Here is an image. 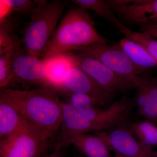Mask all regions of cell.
Returning a JSON list of instances; mask_svg holds the SVG:
<instances>
[{
    "label": "cell",
    "instance_id": "1",
    "mask_svg": "<svg viewBox=\"0 0 157 157\" xmlns=\"http://www.w3.org/2000/svg\"><path fill=\"white\" fill-rule=\"evenodd\" d=\"M25 118L53 140L61 124L62 103L54 88L45 86L33 90L4 89Z\"/></svg>",
    "mask_w": 157,
    "mask_h": 157
},
{
    "label": "cell",
    "instance_id": "2",
    "mask_svg": "<svg viewBox=\"0 0 157 157\" xmlns=\"http://www.w3.org/2000/svg\"><path fill=\"white\" fill-rule=\"evenodd\" d=\"M98 43H107V40L96 30L87 11L77 6L72 7L60 21L42 52L41 59Z\"/></svg>",
    "mask_w": 157,
    "mask_h": 157
},
{
    "label": "cell",
    "instance_id": "3",
    "mask_svg": "<svg viewBox=\"0 0 157 157\" xmlns=\"http://www.w3.org/2000/svg\"><path fill=\"white\" fill-rule=\"evenodd\" d=\"M67 4V1L59 0L37 1L23 33V43L29 54L41 57Z\"/></svg>",
    "mask_w": 157,
    "mask_h": 157
},
{
    "label": "cell",
    "instance_id": "4",
    "mask_svg": "<svg viewBox=\"0 0 157 157\" xmlns=\"http://www.w3.org/2000/svg\"><path fill=\"white\" fill-rule=\"evenodd\" d=\"M69 103L82 115L98 126L101 132L123 125L126 123L134 103L127 97L114 101L107 107L98 106L90 97L78 94L67 93Z\"/></svg>",
    "mask_w": 157,
    "mask_h": 157
},
{
    "label": "cell",
    "instance_id": "5",
    "mask_svg": "<svg viewBox=\"0 0 157 157\" xmlns=\"http://www.w3.org/2000/svg\"><path fill=\"white\" fill-rule=\"evenodd\" d=\"M51 140L25 120L17 131L0 140L1 157H40L46 154Z\"/></svg>",
    "mask_w": 157,
    "mask_h": 157
},
{
    "label": "cell",
    "instance_id": "6",
    "mask_svg": "<svg viewBox=\"0 0 157 157\" xmlns=\"http://www.w3.org/2000/svg\"><path fill=\"white\" fill-rule=\"evenodd\" d=\"M62 55L71 63L86 73L102 88L114 95L136 89L142 79V76L135 78L123 77L97 60L73 51Z\"/></svg>",
    "mask_w": 157,
    "mask_h": 157
},
{
    "label": "cell",
    "instance_id": "7",
    "mask_svg": "<svg viewBox=\"0 0 157 157\" xmlns=\"http://www.w3.org/2000/svg\"><path fill=\"white\" fill-rule=\"evenodd\" d=\"M78 54L97 60L119 75L135 78L148 71L135 66L126 55L117 45L95 43L73 51Z\"/></svg>",
    "mask_w": 157,
    "mask_h": 157
},
{
    "label": "cell",
    "instance_id": "8",
    "mask_svg": "<svg viewBox=\"0 0 157 157\" xmlns=\"http://www.w3.org/2000/svg\"><path fill=\"white\" fill-rule=\"evenodd\" d=\"M59 87L67 93L87 96L103 107L109 106L115 96L103 89L86 73L72 64L64 74Z\"/></svg>",
    "mask_w": 157,
    "mask_h": 157
},
{
    "label": "cell",
    "instance_id": "9",
    "mask_svg": "<svg viewBox=\"0 0 157 157\" xmlns=\"http://www.w3.org/2000/svg\"><path fill=\"white\" fill-rule=\"evenodd\" d=\"M110 151L120 157H152L155 151L140 143L128 127L121 125L98 132Z\"/></svg>",
    "mask_w": 157,
    "mask_h": 157
},
{
    "label": "cell",
    "instance_id": "10",
    "mask_svg": "<svg viewBox=\"0 0 157 157\" xmlns=\"http://www.w3.org/2000/svg\"><path fill=\"white\" fill-rule=\"evenodd\" d=\"M13 82L28 84L43 83L52 86L45 61L29 54L20 46L17 41L13 59Z\"/></svg>",
    "mask_w": 157,
    "mask_h": 157
},
{
    "label": "cell",
    "instance_id": "11",
    "mask_svg": "<svg viewBox=\"0 0 157 157\" xmlns=\"http://www.w3.org/2000/svg\"><path fill=\"white\" fill-rule=\"evenodd\" d=\"M107 6L129 24L139 25L157 18V0H109Z\"/></svg>",
    "mask_w": 157,
    "mask_h": 157
},
{
    "label": "cell",
    "instance_id": "12",
    "mask_svg": "<svg viewBox=\"0 0 157 157\" xmlns=\"http://www.w3.org/2000/svg\"><path fill=\"white\" fill-rule=\"evenodd\" d=\"M59 140L62 144L70 135L79 133H92L101 132V129L79 113L67 101L62 103L61 124Z\"/></svg>",
    "mask_w": 157,
    "mask_h": 157
},
{
    "label": "cell",
    "instance_id": "13",
    "mask_svg": "<svg viewBox=\"0 0 157 157\" xmlns=\"http://www.w3.org/2000/svg\"><path fill=\"white\" fill-rule=\"evenodd\" d=\"M59 144L63 147L73 145L84 157H112L110 151L98 132L73 134Z\"/></svg>",
    "mask_w": 157,
    "mask_h": 157
},
{
    "label": "cell",
    "instance_id": "14",
    "mask_svg": "<svg viewBox=\"0 0 157 157\" xmlns=\"http://www.w3.org/2000/svg\"><path fill=\"white\" fill-rule=\"evenodd\" d=\"M12 99L3 90L0 92V140L16 132L25 121Z\"/></svg>",
    "mask_w": 157,
    "mask_h": 157
},
{
    "label": "cell",
    "instance_id": "15",
    "mask_svg": "<svg viewBox=\"0 0 157 157\" xmlns=\"http://www.w3.org/2000/svg\"><path fill=\"white\" fill-rule=\"evenodd\" d=\"M117 46L138 67L147 71L151 68L157 67V61L146 48L128 37H124Z\"/></svg>",
    "mask_w": 157,
    "mask_h": 157
},
{
    "label": "cell",
    "instance_id": "16",
    "mask_svg": "<svg viewBox=\"0 0 157 157\" xmlns=\"http://www.w3.org/2000/svg\"><path fill=\"white\" fill-rule=\"evenodd\" d=\"M128 127L144 146L151 149L157 146V125L144 119L131 122Z\"/></svg>",
    "mask_w": 157,
    "mask_h": 157
},
{
    "label": "cell",
    "instance_id": "17",
    "mask_svg": "<svg viewBox=\"0 0 157 157\" xmlns=\"http://www.w3.org/2000/svg\"><path fill=\"white\" fill-rule=\"evenodd\" d=\"M43 61L47 66L48 77L52 86L57 88L64 74L72 64L62 54L51 57Z\"/></svg>",
    "mask_w": 157,
    "mask_h": 157
},
{
    "label": "cell",
    "instance_id": "18",
    "mask_svg": "<svg viewBox=\"0 0 157 157\" xmlns=\"http://www.w3.org/2000/svg\"><path fill=\"white\" fill-rule=\"evenodd\" d=\"M76 6L88 11H94L102 18L107 20L114 25L120 21L114 12L107 6L106 1L103 0H73Z\"/></svg>",
    "mask_w": 157,
    "mask_h": 157
},
{
    "label": "cell",
    "instance_id": "19",
    "mask_svg": "<svg viewBox=\"0 0 157 157\" xmlns=\"http://www.w3.org/2000/svg\"><path fill=\"white\" fill-rule=\"evenodd\" d=\"M15 46V45L14 47L6 50L0 51V87L1 89H6L9 85L13 83L12 66Z\"/></svg>",
    "mask_w": 157,
    "mask_h": 157
},
{
    "label": "cell",
    "instance_id": "20",
    "mask_svg": "<svg viewBox=\"0 0 157 157\" xmlns=\"http://www.w3.org/2000/svg\"><path fill=\"white\" fill-rule=\"evenodd\" d=\"M148 99L139 115L157 125V78L148 76Z\"/></svg>",
    "mask_w": 157,
    "mask_h": 157
},
{
    "label": "cell",
    "instance_id": "21",
    "mask_svg": "<svg viewBox=\"0 0 157 157\" xmlns=\"http://www.w3.org/2000/svg\"><path fill=\"white\" fill-rule=\"evenodd\" d=\"M9 12L15 11L23 14H31L37 5V1L1 0Z\"/></svg>",
    "mask_w": 157,
    "mask_h": 157
},
{
    "label": "cell",
    "instance_id": "22",
    "mask_svg": "<svg viewBox=\"0 0 157 157\" xmlns=\"http://www.w3.org/2000/svg\"><path fill=\"white\" fill-rule=\"evenodd\" d=\"M148 76H142L140 83L136 88L135 96V104L138 112L144 108L148 99Z\"/></svg>",
    "mask_w": 157,
    "mask_h": 157
},
{
    "label": "cell",
    "instance_id": "23",
    "mask_svg": "<svg viewBox=\"0 0 157 157\" xmlns=\"http://www.w3.org/2000/svg\"><path fill=\"white\" fill-rule=\"evenodd\" d=\"M139 26L140 33L157 40V21H151Z\"/></svg>",
    "mask_w": 157,
    "mask_h": 157
},
{
    "label": "cell",
    "instance_id": "24",
    "mask_svg": "<svg viewBox=\"0 0 157 157\" xmlns=\"http://www.w3.org/2000/svg\"><path fill=\"white\" fill-rule=\"evenodd\" d=\"M63 147L57 143L53 151L50 154H46L44 157H64L62 149Z\"/></svg>",
    "mask_w": 157,
    "mask_h": 157
},
{
    "label": "cell",
    "instance_id": "25",
    "mask_svg": "<svg viewBox=\"0 0 157 157\" xmlns=\"http://www.w3.org/2000/svg\"><path fill=\"white\" fill-rule=\"evenodd\" d=\"M152 157H157V151H155L154 154Z\"/></svg>",
    "mask_w": 157,
    "mask_h": 157
},
{
    "label": "cell",
    "instance_id": "26",
    "mask_svg": "<svg viewBox=\"0 0 157 157\" xmlns=\"http://www.w3.org/2000/svg\"><path fill=\"white\" fill-rule=\"evenodd\" d=\"M155 59L157 61V50L155 54Z\"/></svg>",
    "mask_w": 157,
    "mask_h": 157
},
{
    "label": "cell",
    "instance_id": "27",
    "mask_svg": "<svg viewBox=\"0 0 157 157\" xmlns=\"http://www.w3.org/2000/svg\"><path fill=\"white\" fill-rule=\"evenodd\" d=\"M152 21H157V18H155V19L152 20Z\"/></svg>",
    "mask_w": 157,
    "mask_h": 157
},
{
    "label": "cell",
    "instance_id": "28",
    "mask_svg": "<svg viewBox=\"0 0 157 157\" xmlns=\"http://www.w3.org/2000/svg\"><path fill=\"white\" fill-rule=\"evenodd\" d=\"M112 157H120L118 156H112Z\"/></svg>",
    "mask_w": 157,
    "mask_h": 157
},
{
    "label": "cell",
    "instance_id": "29",
    "mask_svg": "<svg viewBox=\"0 0 157 157\" xmlns=\"http://www.w3.org/2000/svg\"><path fill=\"white\" fill-rule=\"evenodd\" d=\"M78 157H84L82 156H78Z\"/></svg>",
    "mask_w": 157,
    "mask_h": 157
},
{
    "label": "cell",
    "instance_id": "30",
    "mask_svg": "<svg viewBox=\"0 0 157 157\" xmlns=\"http://www.w3.org/2000/svg\"><path fill=\"white\" fill-rule=\"evenodd\" d=\"M45 155H44V156H42L40 157H44V156H45Z\"/></svg>",
    "mask_w": 157,
    "mask_h": 157
}]
</instances>
